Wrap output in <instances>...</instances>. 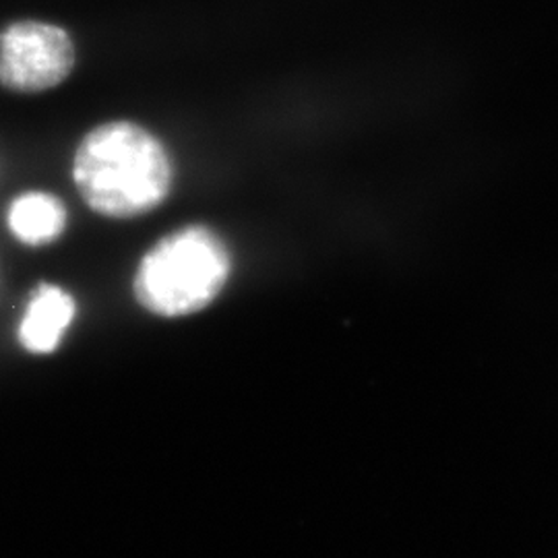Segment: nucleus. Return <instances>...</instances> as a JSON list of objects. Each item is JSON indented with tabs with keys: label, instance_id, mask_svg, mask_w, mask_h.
<instances>
[{
	"label": "nucleus",
	"instance_id": "obj_1",
	"mask_svg": "<svg viewBox=\"0 0 558 558\" xmlns=\"http://www.w3.org/2000/svg\"><path fill=\"white\" fill-rule=\"evenodd\" d=\"M73 179L100 216L135 218L156 209L172 189V161L156 135L129 120L92 129L77 147Z\"/></svg>",
	"mask_w": 558,
	"mask_h": 558
},
{
	"label": "nucleus",
	"instance_id": "obj_2",
	"mask_svg": "<svg viewBox=\"0 0 558 558\" xmlns=\"http://www.w3.org/2000/svg\"><path fill=\"white\" fill-rule=\"evenodd\" d=\"M226 244L209 228L189 226L160 240L141 260L135 299L160 317H184L214 302L230 278Z\"/></svg>",
	"mask_w": 558,
	"mask_h": 558
},
{
	"label": "nucleus",
	"instance_id": "obj_3",
	"mask_svg": "<svg viewBox=\"0 0 558 558\" xmlns=\"http://www.w3.org/2000/svg\"><path fill=\"white\" fill-rule=\"evenodd\" d=\"M75 41L48 21L20 20L0 29V87L13 94H44L75 69Z\"/></svg>",
	"mask_w": 558,
	"mask_h": 558
},
{
	"label": "nucleus",
	"instance_id": "obj_5",
	"mask_svg": "<svg viewBox=\"0 0 558 558\" xmlns=\"http://www.w3.org/2000/svg\"><path fill=\"white\" fill-rule=\"evenodd\" d=\"M7 223L13 236L23 244L41 246L64 232L66 209L59 197L44 191H29L11 203Z\"/></svg>",
	"mask_w": 558,
	"mask_h": 558
},
{
	"label": "nucleus",
	"instance_id": "obj_4",
	"mask_svg": "<svg viewBox=\"0 0 558 558\" xmlns=\"http://www.w3.org/2000/svg\"><path fill=\"white\" fill-rule=\"evenodd\" d=\"M75 300L59 286H41L20 325L21 345L32 354H50L75 319Z\"/></svg>",
	"mask_w": 558,
	"mask_h": 558
}]
</instances>
